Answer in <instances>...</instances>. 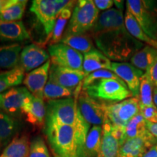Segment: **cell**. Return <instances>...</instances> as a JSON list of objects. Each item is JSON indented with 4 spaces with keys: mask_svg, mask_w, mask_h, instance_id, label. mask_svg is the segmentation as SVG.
<instances>
[{
    "mask_svg": "<svg viewBox=\"0 0 157 157\" xmlns=\"http://www.w3.org/2000/svg\"><path fill=\"white\" fill-rule=\"evenodd\" d=\"M26 5L25 0H9L8 3L0 11L2 22L20 21L24 15Z\"/></svg>",
    "mask_w": 157,
    "mask_h": 157,
    "instance_id": "d4e9b609",
    "label": "cell"
},
{
    "mask_svg": "<svg viewBox=\"0 0 157 157\" xmlns=\"http://www.w3.org/2000/svg\"><path fill=\"white\" fill-rule=\"evenodd\" d=\"M82 90L95 101L105 102L122 101L132 96L124 82L113 78L98 80Z\"/></svg>",
    "mask_w": 157,
    "mask_h": 157,
    "instance_id": "5b68a950",
    "label": "cell"
},
{
    "mask_svg": "<svg viewBox=\"0 0 157 157\" xmlns=\"http://www.w3.org/2000/svg\"><path fill=\"white\" fill-rule=\"evenodd\" d=\"M30 143L25 135L15 137L6 146L0 157H29Z\"/></svg>",
    "mask_w": 157,
    "mask_h": 157,
    "instance_id": "484cf974",
    "label": "cell"
},
{
    "mask_svg": "<svg viewBox=\"0 0 157 157\" xmlns=\"http://www.w3.org/2000/svg\"><path fill=\"white\" fill-rule=\"evenodd\" d=\"M153 98H154V103L157 108V88L154 87V96H153Z\"/></svg>",
    "mask_w": 157,
    "mask_h": 157,
    "instance_id": "b9f144b4",
    "label": "cell"
},
{
    "mask_svg": "<svg viewBox=\"0 0 157 157\" xmlns=\"http://www.w3.org/2000/svg\"><path fill=\"white\" fill-rule=\"evenodd\" d=\"M146 71H148L152 83L154 85V87L157 88V57L151 66V67Z\"/></svg>",
    "mask_w": 157,
    "mask_h": 157,
    "instance_id": "f35d334b",
    "label": "cell"
},
{
    "mask_svg": "<svg viewBox=\"0 0 157 157\" xmlns=\"http://www.w3.org/2000/svg\"><path fill=\"white\" fill-rule=\"evenodd\" d=\"M99 17V10L92 0L76 2L66 34H90Z\"/></svg>",
    "mask_w": 157,
    "mask_h": 157,
    "instance_id": "277c9868",
    "label": "cell"
},
{
    "mask_svg": "<svg viewBox=\"0 0 157 157\" xmlns=\"http://www.w3.org/2000/svg\"><path fill=\"white\" fill-rule=\"evenodd\" d=\"M29 157H50L48 147L42 137L36 136L31 140Z\"/></svg>",
    "mask_w": 157,
    "mask_h": 157,
    "instance_id": "d590c367",
    "label": "cell"
},
{
    "mask_svg": "<svg viewBox=\"0 0 157 157\" xmlns=\"http://www.w3.org/2000/svg\"><path fill=\"white\" fill-rule=\"evenodd\" d=\"M102 129L101 144L98 157H117L121 144L113 134L112 124L108 118L102 126Z\"/></svg>",
    "mask_w": 157,
    "mask_h": 157,
    "instance_id": "e0dca14e",
    "label": "cell"
},
{
    "mask_svg": "<svg viewBox=\"0 0 157 157\" xmlns=\"http://www.w3.org/2000/svg\"><path fill=\"white\" fill-rule=\"evenodd\" d=\"M140 113L145 120L151 123H157V108L140 105Z\"/></svg>",
    "mask_w": 157,
    "mask_h": 157,
    "instance_id": "8d00e7d4",
    "label": "cell"
},
{
    "mask_svg": "<svg viewBox=\"0 0 157 157\" xmlns=\"http://www.w3.org/2000/svg\"><path fill=\"white\" fill-rule=\"evenodd\" d=\"M101 52L109 60L126 61L141 50L143 44L129 34L125 27L91 33Z\"/></svg>",
    "mask_w": 157,
    "mask_h": 157,
    "instance_id": "6da1fadb",
    "label": "cell"
},
{
    "mask_svg": "<svg viewBox=\"0 0 157 157\" xmlns=\"http://www.w3.org/2000/svg\"><path fill=\"white\" fill-rule=\"evenodd\" d=\"M111 65V60L104 56L101 51L96 49L84 55L82 68L83 71L87 76L98 70H110Z\"/></svg>",
    "mask_w": 157,
    "mask_h": 157,
    "instance_id": "7402d4cb",
    "label": "cell"
},
{
    "mask_svg": "<svg viewBox=\"0 0 157 157\" xmlns=\"http://www.w3.org/2000/svg\"><path fill=\"white\" fill-rule=\"evenodd\" d=\"M124 25L127 31L131 36L137 40L140 41L142 43H146L148 46L152 47L157 50V41L149 37L143 31L135 17L127 10L124 15Z\"/></svg>",
    "mask_w": 157,
    "mask_h": 157,
    "instance_id": "4316f807",
    "label": "cell"
},
{
    "mask_svg": "<svg viewBox=\"0 0 157 157\" xmlns=\"http://www.w3.org/2000/svg\"><path fill=\"white\" fill-rule=\"evenodd\" d=\"M21 113L25 116V120L34 126H43L45 124L46 107L44 100L33 96L32 99L23 107Z\"/></svg>",
    "mask_w": 157,
    "mask_h": 157,
    "instance_id": "ffe728a7",
    "label": "cell"
},
{
    "mask_svg": "<svg viewBox=\"0 0 157 157\" xmlns=\"http://www.w3.org/2000/svg\"><path fill=\"white\" fill-rule=\"evenodd\" d=\"M0 23H1V20H0Z\"/></svg>",
    "mask_w": 157,
    "mask_h": 157,
    "instance_id": "f6af8a7d",
    "label": "cell"
},
{
    "mask_svg": "<svg viewBox=\"0 0 157 157\" xmlns=\"http://www.w3.org/2000/svg\"><path fill=\"white\" fill-rule=\"evenodd\" d=\"M77 105L82 117L90 125L103 126L107 117L102 103H98L82 90L77 98Z\"/></svg>",
    "mask_w": 157,
    "mask_h": 157,
    "instance_id": "30bf717a",
    "label": "cell"
},
{
    "mask_svg": "<svg viewBox=\"0 0 157 157\" xmlns=\"http://www.w3.org/2000/svg\"><path fill=\"white\" fill-rule=\"evenodd\" d=\"M30 39V34L22 21L0 23V41L23 42Z\"/></svg>",
    "mask_w": 157,
    "mask_h": 157,
    "instance_id": "d6986e66",
    "label": "cell"
},
{
    "mask_svg": "<svg viewBox=\"0 0 157 157\" xmlns=\"http://www.w3.org/2000/svg\"><path fill=\"white\" fill-rule=\"evenodd\" d=\"M93 2L99 10L104 11L111 9L112 6L114 5V1L112 0H95Z\"/></svg>",
    "mask_w": 157,
    "mask_h": 157,
    "instance_id": "74e56055",
    "label": "cell"
},
{
    "mask_svg": "<svg viewBox=\"0 0 157 157\" xmlns=\"http://www.w3.org/2000/svg\"><path fill=\"white\" fill-rule=\"evenodd\" d=\"M143 157H157V144L152 146Z\"/></svg>",
    "mask_w": 157,
    "mask_h": 157,
    "instance_id": "60d3db41",
    "label": "cell"
},
{
    "mask_svg": "<svg viewBox=\"0 0 157 157\" xmlns=\"http://www.w3.org/2000/svg\"><path fill=\"white\" fill-rule=\"evenodd\" d=\"M71 1L67 0H34L30 7L42 23L45 34L49 36L61 11L69 5Z\"/></svg>",
    "mask_w": 157,
    "mask_h": 157,
    "instance_id": "8992f818",
    "label": "cell"
},
{
    "mask_svg": "<svg viewBox=\"0 0 157 157\" xmlns=\"http://www.w3.org/2000/svg\"><path fill=\"white\" fill-rule=\"evenodd\" d=\"M124 27H125V25L122 10L117 8H111L103 12L99 15L96 24L90 34L107 29Z\"/></svg>",
    "mask_w": 157,
    "mask_h": 157,
    "instance_id": "ac0fdd59",
    "label": "cell"
},
{
    "mask_svg": "<svg viewBox=\"0 0 157 157\" xmlns=\"http://www.w3.org/2000/svg\"><path fill=\"white\" fill-rule=\"evenodd\" d=\"M44 132L55 157H84L87 136L76 128L46 120Z\"/></svg>",
    "mask_w": 157,
    "mask_h": 157,
    "instance_id": "7a4b0ae2",
    "label": "cell"
},
{
    "mask_svg": "<svg viewBox=\"0 0 157 157\" xmlns=\"http://www.w3.org/2000/svg\"><path fill=\"white\" fill-rule=\"evenodd\" d=\"M60 43L67 45L84 55L95 49L93 44V37L90 34H64Z\"/></svg>",
    "mask_w": 157,
    "mask_h": 157,
    "instance_id": "603a6c76",
    "label": "cell"
},
{
    "mask_svg": "<svg viewBox=\"0 0 157 157\" xmlns=\"http://www.w3.org/2000/svg\"><path fill=\"white\" fill-rule=\"evenodd\" d=\"M9 0H0V11L5 7L6 5L8 3Z\"/></svg>",
    "mask_w": 157,
    "mask_h": 157,
    "instance_id": "7bdbcfd3",
    "label": "cell"
},
{
    "mask_svg": "<svg viewBox=\"0 0 157 157\" xmlns=\"http://www.w3.org/2000/svg\"><path fill=\"white\" fill-rule=\"evenodd\" d=\"M24 74V70L20 66L0 72V94L22 83Z\"/></svg>",
    "mask_w": 157,
    "mask_h": 157,
    "instance_id": "4dcf8cb0",
    "label": "cell"
},
{
    "mask_svg": "<svg viewBox=\"0 0 157 157\" xmlns=\"http://www.w3.org/2000/svg\"><path fill=\"white\" fill-rule=\"evenodd\" d=\"M110 71H113L126 84L133 97L139 96L140 79L144 73L131 63L111 62Z\"/></svg>",
    "mask_w": 157,
    "mask_h": 157,
    "instance_id": "7c38bea8",
    "label": "cell"
},
{
    "mask_svg": "<svg viewBox=\"0 0 157 157\" xmlns=\"http://www.w3.org/2000/svg\"><path fill=\"white\" fill-rule=\"evenodd\" d=\"M49 56L46 50L40 44H31L25 47L20 55L18 66L22 68L25 72L38 68L48 61Z\"/></svg>",
    "mask_w": 157,
    "mask_h": 157,
    "instance_id": "2e32d148",
    "label": "cell"
},
{
    "mask_svg": "<svg viewBox=\"0 0 157 157\" xmlns=\"http://www.w3.org/2000/svg\"><path fill=\"white\" fill-rule=\"evenodd\" d=\"M105 115L113 126L125 128L127 123L140 113V101L132 97L117 103H103Z\"/></svg>",
    "mask_w": 157,
    "mask_h": 157,
    "instance_id": "ba28073f",
    "label": "cell"
},
{
    "mask_svg": "<svg viewBox=\"0 0 157 157\" xmlns=\"http://www.w3.org/2000/svg\"><path fill=\"white\" fill-rule=\"evenodd\" d=\"M154 2L142 0L127 1V10L132 14L146 34L157 41V18L155 15L156 10Z\"/></svg>",
    "mask_w": 157,
    "mask_h": 157,
    "instance_id": "52a82bcc",
    "label": "cell"
},
{
    "mask_svg": "<svg viewBox=\"0 0 157 157\" xmlns=\"http://www.w3.org/2000/svg\"><path fill=\"white\" fill-rule=\"evenodd\" d=\"M19 124L14 118L0 112V147L8 145L19 129Z\"/></svg>",
    "mask_w": 157,
    "mask_h": 157,
    "instance_id": "83f0119b",
    "label": "cell"
},
{
    "mask_svg": "<svg viewBox=\"0 0 157 157\" xmlns=\"http://www.w3.org/2000/svg\"><path fill=\"white\" fill-rule=\"evenodd\" d=\"M0 110H1V96H0Z\"/></svg>",
    "mask_w": 157,
    "mask_h": 157,
    "instance_id": "ee69618b",
    "label": "cell"
},
{
    "mask_svg": "<svg viewBox=\"0 0 157 157\" xmlns=\"http://www.w3.org/2000/svg\"><path fill=\"white\" fill-rule=\"evenodd\" d=\"M76 1H71L69 5L63 10L61 13L59 15L56 23H55L52 33H51L50 36H48L44 43L39 44L44 47V44H48L49 46H50V45H53L60 42L62 37L63 36V34L64 30L66 27V25L67 24L68 20L71 19V17L72 10H73L74 6L76 5Z\"/></svg>",
    "mask_w": 157,
    "mask_h": 157,
    "instance_id": "44dd1931",
    "label": "cell"
},
{
    "mask_svg": "<svg viewBox=\"0 0 157 157\" xmlns=\"http://www.w3.org/2000/svg\"><path fill=\"white\" fill-rule=\"evenodd\" d=\"M50 60L25 76L23 83L34 97L44 100V90L49 79Z\"/></svg>",
    "mask_w": 157,
    "mask_h": 157,
    "instance_id": "5bb4252c",
    "label": "cell"
},
{
    "mask_svg": "<svg viewBox=\"0 0 157 157\" xmlns=\"http://www.w3.org/2000/svg\"><path fill=\"white\" fill-rule=\"evenodd\" d=\"M146 128L149 132L157 139V123H151L146 121Z\"/></svg>",
    "mask_w": 157,
    "mask_h": 157,
    "instance_id": "ab89813d",
    "label": "cell"
},
{
    "mask_svg": "<svg viewBox=\"0 0 157 157\" xmlns=\"http://www.w3.org/2000/svg\"><path fill=\"white\" fill-rule=\"evenodd\" d=\"M156 144L157 139L148 132L142 137L125 140L119 148L117 157H143Z\"/></svg>",
    "mask_w": 157,
    "mask_h": 157,
    "instance_id": "9a60e30c",
    "label": "cell"
},
{
    "mask_svg": "<svg viewBox=\"0 0 157 157\" xmlns=\"http://www.w3.org/2000/svg\"><path fill=\"white\" fill-rule=\"evenodd\" d=\"M22 46L17 43L0 45V69L11 70L18 66Z\"/></svg>",
    "mask_w": 157,
    "mask_h": 157,
    "instance_id": "cb8c5ba5",
    "label": "cell"
},
{
    "mask_svg": "<svg viewBox=\"0 0 157 157\" xmlns=\"http://www.w3.org/2000/svg\"><path fill=\"white\" fill-rule=\"evenodd\" d=\"M103 129L101 126H93L88 132L84 147V157H98L101 148Z\"/></svg>",
    "mask_w": 157,
    "mask_h": 157,
    "instance_id": "f546056e",
    "label": "cell"
},
{
    "mask_svg": "<svg viewBox=\"0 0 157 157\" xmlns=\"http://www.w3.org/2000/svg\"><path fill=\"white\" fill-rule=\"evenodd\" d=\"M154 88L148 71H145L140 79V92H139V101L140 105L148 107H156L154 103Z\"/></svg>",
    "mask_w": 157,
    "mask_h": 157,
    "instance_id": "1f68e13d",
    "label": "cell"
},
{
    "mask_svg": "<svg viewBox=\"0 0 157 157\" xmlns=\"http://www.w3.org/2000/svg\"><path fill=\"white\" fill-rule=\"evenodd\" d=\"M74 93L75 92L62 87L49 78L44 90V100L49 101L63 98H70L74 96Z\"/></svg>",
    "mask_w": 157,
    "mask_h": 157,
    "instance_id": "836d02e7",
    "label": "cell"
},
{
    "mask_svg": "<svg viewBox=\"0 0 157 157\" xmlns=\"http://www.w3.org/2000/svg\"><path fill=\"white\" fill-rule=\"evenodd\" d=\"M148 132L146 128V121L140 113L135 116L125 127V140L142 137Z\"/></svg>",
    "mask_w": 157,
    "mask_h": 157,
    "instance_id": "d6a6232c",
    "label": "cell"
},
{
    "mask_svg": "<svg viewBox=\"0 0 157 157\" xmlns=\"http://www.w3.org/2000/svg\"><path fill=\"white\" fill-rule=\"evenodd\" d=\"M157 57V50L146 45L137 52L130 59V63L141 71H146Z\"/></svg>",
    "mask_w": 157,
    "mask_h": 157,
    "instance_id": "f1b7e54d",
    "label": "cell"
},
{
    "mask_svg": "<svg viewBox=\"0 0 157 157\" xmlns=\"http://www.w3.org/2000/svg\"><path fill=\"white\" fill-rule=\"evenodd\" d=\"M46 120L69 125L86 136H87L90 131V125L82 117L78 109L76 98H64L48 101Z\"/></svg>",
    "mask_w": 157,
    "mask_h": 157,
    "instance_id": "3957f363",
    "label": "cell"
},
{
    "mask_svg": "<svg viewBox=\"0 0 157 157\" xmlns=\"http://www.w3.org/2000/svg\"><path fill=\"white\" fill-rule=\"evenodd\" d=\"M103 78H113V79L119 80L122 81L120 78L117 75L113 73V71L107 69H101L94 71L93 73L88 74V75L84 78L82 83V90H84L85 88L89 87L92 84L98 80L103 79Z\"/></svg>",
    "mask_w": 157,
    "mask_h": 157,
    "instance_id": "e575fe53",
    "label": "cell"
},
{
    "mask_svg": "<svg viewBox=\"0 0 157 157\" xmlns=\"http://www.w3.org/2000/svg\"><path fill=\"white\" fill-rule=\"evenodd\" d=\"M48 51L52 65L65 68L83 71L84 57L78 51L60 42L49 46Z\"/></svg>",
    "mask_w": 157,
    "mask_h": 157,
    "instance_id": "9c48e42d",
    "label": "cell"
},
{
    "mask_svg": "<svg viewBox=\"0 0 157 157\" xmlns=\"http://www.w3.org/2000/svg\"><path fill=\"white\" fill-rule=\"evenodd\" d=\"M87 76L83 71L73 70L51 65L49 78L59 85L75 92Z\"/></svg>",
    "mask_w": 157,
    "mask_h": 157,
    "instance_id": "4fadbf2b",
    "label": "cell"
},
{
    "mask_svg": "<svg viewBox=\"0 0 157 157\" xmlns=\"http://www.w3.org/2000/svg\"><path fill=\"white\" fill-rule=\"evenodd\" d=\"M1 96V109L10 116L21 113L23 107L32 99L33 95L24 87L11 88Z\"/></svg>",
    "mask_w": 157,
    "mask_h": 157,
    "instance_id": "8fae6325",
    "label": "cell"
}]
</instances>
